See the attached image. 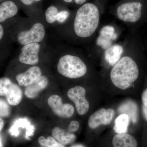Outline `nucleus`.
I'll use <instances>...</instances> for the list:
<instances>
[{
  "mask_svg": "<svg viewBox=\"0 0 147 147\" xmlns=\"http://www.w3.org/2000/svg\"><path fill=\"white\" fill-rule=\"evenodd\" d=\"M137 42V36L131 32L124 42L122 56L110 70L111 81L120 89L128 88L139 77V67L133 56Z\"/></svg>",
  "mask_w": 147,
  "mask_h": 147,
  "instance_id": "nucleus-1",
  "label": "nucleus"
},
{
  "mask_svg": "<svg viewBox=\"0 0 147 147\" xmlns=\"http://www.w3.org/2000/svg\"><path fill=\"white\" fill-rule=\"evenodd\" d=\"M104 11L96 0L81 5L74 18L73 32L76 37L86 40L94 37L99 29L100 16Z\"/></svg>",
  "mask_w": 147,
  "mask_h": 147,
  "instance_id": "nucleus-2",
  "label": "nucleus"
},
{
  "mask_svg": "<svg viewBox=\"0 0 147 147\" xmlns=\"http://www.w3.org/2000/svg\"><path fill=\"white\" fill-rule=\"evenodd\" d=\"M147 0H121L111 9L116 18L128 26L134 28L140 21Z\"/></svg>",
  "mask_w": 147,
  "mask_h": 147,
  "instance_id": "nucleus-3",
  "label": "nucleus"
},
{
  "mask_svg": "<svg viewBox=\"0 0 147 147\" xmlns=\"http://www.w3.org/2000/svg\"><path fill=\"white\" fill-rule=\"evenodd\" d=\"M58 72L69 79H77L86 74L88 68L86 64L78 56L66 55L59 60L57 64Z\"/></svg>",
  "mask_w": 147,
  "mask_h": 147,
  "instance_id": "nucleus-4",
  "label": "nucleus"
},
{
  "mask_svg": "<svg viewBox=\"0 0 147 147\" xmlns=\"http://www.w3.org/2000/svg\"><path fill=\"white\" fill-rule=\"evenodd\" d=\"M0 95L5 96L9 104L18 105L22 98V91L20 87L13 84L8 78L3 77L0 79Z\"/></svg>",
  "mask_w": 147,
  "mask_h": 147,
  "instance_id": "nucleus-5",
  "label": "nucleus"
},
{
  "mask_svg": "<svg viewBox=\"0 0 147 147\" xmlns=\"http://www.w3.org/2000/svg\"><path fill=\"white\" fill-rule=\"evenodd\" d=\"M45 35L44 26L40 23H35L30 30L18 33L17 40L21 45H28L34 42H39L44 39Z\"/></svg>",
  "mask_w": 147,
  "mask_h": 147,
  "instance_id": "nucleus-6",
  "label": "nucleus"
},
{
  "mask_svg": "<svg viewBox=\"0 0 147 147\" xmlns=\"http://www.w3.org/2000/svg\"><path fill=\"white\" fill-rule=\"evenodd\" d=\"M119 35L117 27L112 25H107L100 28L96 38V44L103 51L114 44Z\"/></svg>",
  "mask_w": 147,
  "mask_h": 147,
  "instance_id": "nucleus-7",
  "label": "nucleus"
},
{
  "mask_svg": "<svg viewBox=\"0 0 147 147\" xmlns=\"http://www.w3.org/2000/svg\"><path fill=\"white\" fill-rule=\"evenodd\" d=\"M86 90L79 86L71 88L67 92V96L75 104L77 113L80 115L86 114L89 110V103L86 99Z\"/></svg>",
  "mask_w": 147,
  "mask_h": 147,
  "instance_id": "nucleus-8",
  "label": "nucleus"
},
{
  "mask_svg": "<svg viewBox=\"0 0 147 147\" xmlns=\"http://www.w3.org/2000/svg\"><path fill=\"white\" fill-rule=\"evenodd\" d=\"M48 105L57 116L61 118H70L74 112L72 105L67 103L63 104L60 96L53 95L47 100Z\"/></svg>",
  "mask_w": 147,
  "mask_h": 147,
  "instance_id": "nucleus-9",
  "label": "nucleus"
},
{
  "mask_svg": "<svg viewBox=\"0 0 147 147\" xmlns=\"http://www.w3.org/2000/svg\"><path fill=\"white\" fill-rule=\"evenodd\" d=\"M40 45L38 42H34L24 45L21 48V53L18 57L21 63L29 65H35L39 62V53Z\"/></svg>",
  "mask_w": 147,
  "mask_h": 147,
  "instance_id": "nucleus-10",
  "label": "nucleus"
},
{
  "mask_svg": "<svg viewBox=\"0 0 147 147\" xmlns=\"http://www.w3.org/2000/svg\"><path fill=\"white\" fill-rule=\"evenodd\" d=\"M115 111L112 109L106 110L105 108H101L90 117L88 125L92 129H94L100 125H108L112 121L115 115Z\"/></svg>",
  "mask_w": 147,
  "mask_h": 147,
  "instance_id": "nucleus-11",
  "label": "nucleus"
},
{
  "mask_svg": "<svg viewBox=\"0 0 147 147\" xmlns=\"http://www.w3.org/2000/svg\"><path fill=\"white\" fill-rule=\"evenodd\" d=\"M41 70L38 67L32 66L24 73L17 74L16 79L19 86L26 87L32 84L41 76Z\"/></svg>",
  "mask_w": 147,
  "mask_h": 147,
  "instance_id": "nucleus-12",
  "label": "nucleus"
},
{
  "mask_svg": "<svg viewBox=\"0 0 147 147\" xmlns=\"http://www.w3.org/2000/svg\"><path fill=\"white\" fill-rule=\"evenodd\" d=\"M124 50V42L122 44L114 43L104 50V57L105 61L113 67L122 56Z\"/></svg>",
  "mask_w": 147,
  "mask_h": 147,
  "instance_id": "nucleus-13",
  "label": "nucleus"
},
{
  "mask_svg": "<svg viewBox=\"0 0 147 147\" xmlns=\"http://www.w3.org/2000/svg\"><path fill=\"white\" fill-rule=\"evenodd\" d=\"M48 84L47 77L40 76L32 84L26 87L24 92L25 95L30 98L36 97L41 91L47 87Z\"/></svg>",
  "mask_w": 147,
  "mask_h": 147,
  "instance_id": "nucleus-14",
  "label": "nucleus"
},
{
  "mask_svg": "<svg viewBox=\"0 0 147 147\" xmlns=\"http://www.w3.org/2000/svg\"><path fill=\"white\" fill-rule=\"evenodd\" d=\"M19 127L26 128V130L25 137L27 139H29V136L33 135L35 130L34 127L31 125L30 122L27 119H19L16 120L9 131V134L15 137L18 136L19 134L18 129Z\"/></svg>",
  "mask_w": 147,
  "mask_h": 147,
  "instance_id": "nucleus-15",
  "label": "nucleus"
},
{
  "mask_svg": "<svg viewBox=\"0 0 147 147\" xmlns=\"http://www.w3.org/2000/svg\"><path fill=\"white\" fill-rule=\"evenodd\" d=\"M18 11L17 5L12 1H6L2 3L0 5V22L3 23L15 16Z\"/></svg>",
  "mask_w": 147,
  "mask_h": 147,
  "instance_id": "nucleus-16",
  "label": "nucleus"
},
{
  "mask_svg": "<svg viewBox=\"0 0 147 147\" xmlns=\"http://www.w3.org/2000/svg\"><path fill=\"white\" fill-rule=\"evenodd\" d=\"M113 144L115 147H136L138 145L135 138L126 133L115 135L113 138Z\"/></svg>",
  "mask_w": 147,
  "mask_h": 147,
  "instance_id": "nucleus-17",
  "label": "nucleus"
},
{
  "mask_svg": "<svg viewBox=\"0 0 147 147\" xmlns=\"http://www.w3.org/2000/svg\"><path fill=\"white\" fill-rule=\"evenodd\" d=\"M53 137L61 144L67 145L73 143L76 140V137L74 134L66 131L62 129L56 127L52 131Z\"/></svg>",
  "mask_w": 147,
  "mask_h": 147,
  "instance_id": "nucleus-18",
  "label": "nucleus"
},
{
  "mask_svg": "<svg viewBox=\"0 0 147 147\" xmlns=\"http://www.w3.org/2000/svg\"><path fill=\"white\" fill-rule=\"evenodd\" d=\"M129 117L126 114H122L117 117L115 121L113 129L117 134L125 133L127 131L129 124Z\"/></svg>",
  "mask_w": 147,
  "mask_h": 147,
  "instance_id": "nucleus-19",
  "label": "nucleus"
},
{
  "mask_svg": "<svg viewBox=\"0 0 147 147\" xmlns=\"http://www.w3.org/2000/svg\"><path fill=\"white\" fill-rule=\"evenodd\" d=\"M38 142L40 145L44 147H63L64 145L57 142L54 137H48L45 139L43 136L39 137Z\"/></svg>",
  "mask_w": 147,
  "mask_h": 147,
  "instance_id": "nucleus-20",
  "label": "nucleus"
},
{
  "mask_svg": "<svg viewBox=\"0 0 147 147\" xmlns=\"http://www.w3.org/2000/svg\"><path fill=\"white\" fill-rule=\"evenodd\" d=\"M59 13L58 9L54 5L50 6L45 12V17L48 24H53L57 21V16Z\"/></svg>",
  "mask_w": 147,
  "mask_h": 147,
  "instance_id": "nucleus-21",
  "label": "nucleus"
},
{
  "mask_svg": "<svg viewBox=\"0 0 147 147\" xmlns=\"http://www.w3.org/2000/svg\"><path fill=\"white\" fill-rule=\"evenodd\" d=\"M7 102L3 99L0 100V115L1 117H8L10 114V108Z\"/></svg>",
  "mask_w": 147,
  "mask_h": 147,
  "instance_id": "nucleus-22",
  "label": "nucleus"
},
{
  "mask_svg": "<svg viewBox=\"0 0 147 147\" xmlns=\"http://www.w3.org/2000/svg\"><path fill=\"white\" fill-rule=\"evenodd\" d=\"M142 112L143 117L147 122V88L142 94Z\"/></svg>",
  "mask_w": 147,
  "mask_h": 147,
  "instance_id": "nucleus-23",
  "label": "nucleus"
},
{
  "mask_svg": "<svg viewBox=\"0 0 147 147\" xmlns=\"http://www.w3.org/2000/svg\"><path fill=\"white\" fill-rule=\"evenodd\" d=\"M69 13L67 11L63 10L59 12L57 16V21L59 23H63L65 22L69 16Z\"/></svg>",
  "mask_w": 147,
  "mask_h": 147,
  "instance_id": "nucleus-24",
  "label": "nucleus"
},
{
  "mask_svg": "<svg viewBox=\"0 0 147 147\" xmlns=\"http://www.w3.org/2000/svg\"><path fill=\"white\" fill-rule=\"evenodd\" d=\"M79 126L80 124L79 122L76 121H71L67 127V131L71 133L75 132L79 129Z\"/></svg>",
  "mask_w": 147,
  "mask_h": 147,
  "instance_id": "nucleus-25",
  "label": "nucleus"
},
{
  "mask_svg": "<svg viewBox=\"0 0 147 147\" xmlns=\"http://www.w3.org/2000/svg\"><path fill=\"white\" fill-rule=\"evenodd\" d=\"M41 1V0H20L22 3L27 6L32 5L34 3L38 2Z\"/></svg>",
  "mask_w": 147,
  "mask_h": 147,
  "instance_id": "nucleus-26",
  "label": "nucleus"
},
{
  "mask_svg": "<svg viewBox=\"0 0 147 147\" xmlns=\"http://www.w3.org/2000/svg\"><path fill=\"white\" fill-rule=\"evenodd\" d=\"M96 1H97L101 5L102 8L105 9V6L108 2V0H96Z\"/></svg>",
  "mask_w": 147,
  "mask_h": 147,
  "instance_id": "nucleus-27",
  "label": "nucleus"
},
{
  "mask_svg": "<svg viewBox=\"0 0 147 147\" xmlns=\"http://www.w3.org/2000/svg\"><path fill=\"white\" fill-rule=\"evenodd\" d=\"M87 0H74V3L77 5H82L86 3Z\"/></svg>",
  "mask_w": 147,
  "mask_h": 147,
  "instance_id": "nucleus-28",
  "label": "nucleus"
},
{
  "mask_svg": "<svg viewBox=\"0 0 147 147\" xmlns=\"http://www.w3.org/2000/svg\"><path fill=\"white\" fill-rule=\"evenodd\" d=\"M4 34V29L2 25H0V39L1 40Z\"/></svg>",
  "mask_w": 147,
  "mask_h": 147,
  "instance_id": "nucleus-29",
  "label": "nucleus"
},
{
  "mask_svg": "<svg viewBox=\"0 0 147 147\" xmlns=\"http://www.w3.org/2000/svg\"><path fill=\"white\" fill-rule=\"evenodd\" d=\"M4 125V121H3V119H0V131H1Z\"/></svg>",
  "mask_w": 147,
  "mask_h": 147,
  "instance_id": "nucleus-30",
  "label": "nucleus"
},
{
  "mask_svg": "<svg viewBox=\"0 0 147 147\" xmlns=\"http://www.w3.org/2000/svg\"><path fill=\"white\" fill-rule=\"evenodd\" d=\"M71 147H85L84 145L82 144H74L71 146Z\"/></svg>",
  "mask_w": 147,
  "mask_h": 147,
  "instance_id": "nucleus-31",
  "label": "nucleus"
},
{
  "mask_svg": "<svg viewBox=\"0 0 147 147\" xmlns=\"http://www.w3.org/2000/svg\"><path fill=\"white\" fill-rule=\"evenodd\" d=\"M65 2L67 3H70L74 1V0H63Z\"/></svg>",
  "mask_w": 147,
  "mask_h": 147,
  "instance_id": "nucleus-32",
  "label": "nucleus"
},
{
  "mask_svg": "<svg viewBox=\"0 0 147 147\" xmlns=\"http://www.w3.org/2000/svg\"><path fill=\"white\" fill-rule=\"evenodd\" d=\"M1 146V147L3 146L2 144L1 139V146Z\"/></svg>",
  "mask_w": 147,
  "mask_h": 147,
  "instance_id": "nucleus-33",
  "label": "nucleus"
},
{
  "mask_svg": "<svg viewBox=\"0 0 147 147\" xmlns=\"http://www.w3.org/2000/svg\"><path fill=\"white\" fill-rule=\"evenodd\" d=\"M1 1H3V0H1Z\"/></svg>",
  "mask_w": 147,
  "mask_h": 147,
  "instance_id": "nucleus-34",
  "label": "nucleus"
}]
</instances>
